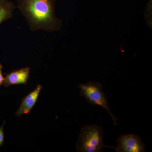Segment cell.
Segmentation results:
<instances>
[{
  "instance_id": "4",
  "label": "cell",
  "mask_w": 152,
  "mask_h": 152,
  "mask_svg": "<svg viewBox=\"0 0 152 152\" xmlns=\"http://www.w3.org/2000/svg\"><path fill=\"white\" fill-rule=\"evenodd\" d=\"M118 145L114 149L117 152H144L145 146L141 138L134 134L121 135L117 140Z\"/></svg>"
},
{
  "instance_id": "7",
  "label": "cell",
  "mask_w": 152,
  "mask_h": 152,
  "mask_svg": "<svg viewBox=\"0 0 152 152\" xmlns=\"http://www.w3.org/2000/svg\"><path fill=\"white\" fill-rule=\"evenodd\" d=\"M15 6L8 0H0V25L12 18Z\"/></svg>"
},
{
  "instance_id": "1",
  "label": "cell",
  "mask_w": 152,
  "mask_h": 152,
  "mask_svg": "<svg viewBox=\"0 0 152 152\" xmlns=\"http://www.w3.org/2000/svg\"><path fill=\"white\" fill-rule=\"evenodd\" d=\"M56 0H18L19 10L32 31L55 32L61 29L62 22L57 17Z\"/></svg>"
},
{
  "instance_id": "3",
  "label": "cell",
  "mask_w": 152,
  "mask_h": 152,
  "mask_svg": "<svg viewBox=\"0 0 152 152\" xmlns=\"http://www.w3.org/2000/svg\"><path fill=\"white\" fill-rule=\"evenodd\" d=\"M102 88V85L98 82H89L86 84H81L79 86L80 96L86 99L89 103L100 106L107 111L114 125H116L117 118L111 112L107 99Z\"/></svg>"
},
{
  "instance_id": "2",
  "label": "cell",
  "mask_w": 152,
  "mask_h": 152,
  "mask_svg": "<svg viewBox=\"0 0 152 152\" xmlns=\"http://www.w3.org/2000/svg\"><path fill=\"white\" fill-rule=\"evenodd\" d=\"M107 147L104 144L102 128L94 124L85 125L79 134L76 145L77 152H101Z\"/></svg>"
},
{
  "instance_id": "9",
  "label": "cell",
  "mask_w": 152,
  "mask_h": 152,
  "mask_svg": "<svg viewBox=\"0 0 152 152\" xmlns=\"http://www.w3.org/2000/svg\"><path fill=\"white\" fill-rule=\"evenodd\" d=\"M2 69L3 66L0 63V88H1V86L3 84V82L4 80V77L2 74Z\"/></svg>"
},
{
  "instance_id": "5",
  "label": "cell",
  "mask_w": 152,
  "mask_h": 152,
  "mask_svg": "<svg viewBox=\"0 0 152 152\" xmlns=\"http://www.w3.org/2000/svg\"><path fill=\"white\" fill-rule=\"evenodd\" d=\"M30 68L26 67L6 74L3 84L5 88L14 85L26 84L29 77Z\"/></svg>"
},
{
  "instance_id": "6",
  "label": "cell",
  "mask_w": 152,
  "mask_h": 152,
  "mask_svg": "<svg viewBox=\"0 0 152 152\" xmlns=\"http://www.w3.org/2000/svg\"><path fill=\"white\" fill-rule=\"evenodd\" d=\"M42 89V86L38 85L34 91L22 99L20 105L15 113L17 116H20L24 114L28 113L31 111L37 101Z\"/></svg>"
},
{
  "instance_id": "8",
  "label": "cell",
  "mask_w": 152,
  "mask_h": 152,
  "mask_svg": "<svg viewBox=\"0 0 152 152\" xmlns=\"http://www.w3.org/2000/svg\"><path fill=\"white\" fill-rule=\"evenodd\" d=\"M4 125L0 127V148L4 144Z\"/></svg>"
}]
</instances>
